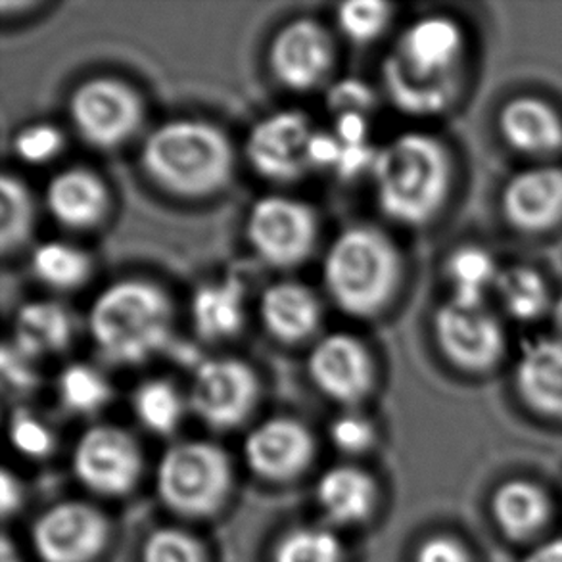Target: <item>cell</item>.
Returning <instances> with one entry per match:
<instances>
[{
	"label": "cell",
	"mask_w": 562,
	"mask_h": 562,
	"mask_svg": "<svg viewBox=\"0 0 562 562\" xmlns=\"http://www.w3.org/2000/svg\"><path fill=\"white\" fill-rule=\"evenodd\" d=\"M259 317L267 333L282 344H302L317 335L323 305L302 282H274L259 302Z\"/></svg>",
	"instance_id": "obj_19"
},
{
	"label": "cell",
	"mask_w": 562,
	"mask_h": 562,
	"mask_svg": "<svg viewBox=\"0 0 562 562\" xmlns=\"http://www.w3.org/2000/svg\"><path fill=\"white\" fill-rule=\"evenodd\" d=\"M333 133L344 146L367 145V137H369L367 115L358 112L336 115Z\"/></svg>",
	"instance_id": "obj_43"
},
{
	"label": "cell",
	"mask_w": 562,
	"mask_h": 562,
	"mask_svg": "<svg viewBox=\"0 0 562 562\" xmlns=\"http://www.w3.org/2000/svg\"><path fill=\"white\" fill-rule=\"evenodd\" d=\"M68 114L85 145L115 150L140 131L146 108L133 85L117 77L97 76L85 79L71 91Z\"/></svg>",
	"instance_id": "obj_7"
},
{
	"label": "cell",
	"mask_w": 562,
	"mask_h": 562,
	"mask_svg": "<svg viewBox=\"0 0 562 562\" xmlns=\"http://www.w3.org/2000/svg\"><path fill=\"white\" fill-rule=\"evenodd\" d=\"M246 238L263 263L292 269L312 256L319 240V217L297 198L269 194L251 205Z\"/></svg>",
	"instance_id": "obj_8"
},
{
	"label": "cell",
	"mask_w": 562,
	"mask_h": 562,
	"mask_svg": "<svg viewBox=\"0 0 562 562\" xmlns=\"http://www.w3.org/2000/svg\"><path fill=\"white\" fill-rule=\"evenodd\" d=\"M328 436L338 451H342L346 456H359L373 448L376 432L369 418L359 413H346L335 418Z\"/></svg>",
	"instance_id": "obj_37"
},
{
	"label": "cell",
	"mask_w": 562,
	"mask_h": 562,
	"mask_svg": "<svg viewBox=\"0 0 562 562\" xmlns=\"http://www.w3.org/2000/svg\"><path fill=\"white\" fill-rule=\"evenodd\" d=\"M45 202L50 217L71 231L100 227L112 207L106 181L81 166L56 173L46 187Z\"/></svg>",
	"instance_id": "obj_17"
},
{
	"label": "cell",
	"mask_w": 562,
	"mask_h": 562,
	"mask_svg": "<svg viewBox=\"0 0 562 562\" xmlns=\"http://www.w3.org/2000/svg\"><path fill=\"white\" fill-rule=\"evenodd\" d=\"M499 273L494 256L480 246H461L446 261L451 297L467 304H486V294L495 290Z\"/></svg>",
	"instance_id": "obj_27"
},
{
	"label": "cell",
	"mask_w": 562,
	"mask_h": 562,
	"mask_svg": "<svg viewBox=\"0 0 562 562\" xmlns=\"http://www.w3.org/2000/svg\"><path fill=\"white\" fill-rule=\"evenodd\" d=\"M35 225V204L20 177L0 179V246L4 254L20 250Z\"/></svg>",
	"instance_id": "obj_31"
},
{
	"label": "cell",
	"mask_w": 562,
	"mask_h": 562,
	"mask_svg": "<svg viewBox=\"0 0 562 562\" xmlns=\"http://www.w3.org/2000/svg\"><path fill=\"white\" fill-rule=\"evenodd\" d=\"M307 374L330 402L356 407L373 392V356L359 336L330 333L310 351Z\"/></svg>",
	"instance_id": "obj_15"
},
{
	"label": "cell",
	"mask_w": 562,
	"mask_h": 562,
	"mask_svg": "<svg viewBox=\"0 0 562 562\" xmlns=\"http://www.w3.org/2000/svg\"><path fill=\"white\" fill-rule=\"evenodd\" d=\"M403 261L394 240L374 225H351L328 246L323 282L340 312L371 319L386 310L402 284Z\"/></svg>",
	"instance_id": "obj_5"
},
{
	"label": "cell",
	"mask_w": 562,
	"mask_h": 562,
	"mask_svg": "<svg viewBox=\"0 0 562 562\" xmlns=\"http://www.w3.org/2000/svg\"><path fill=\"white\" fill-rule=\"evenodd\" d=\"M8 434L15 451L30 459H45L56 446L53 430L30 411H14Z\"/></svg>",
	"instance_id": "obj_36"
},
{
	"label": "cell",
	"mask_w": 562,
	"mask_h": 562,
	"mask_svg": "<svg viewBox=\"0 0 562 562\" xmlns=\"http://www.w3.org/2000/svg\"><path fill=\"white\" fill-rule=\"evenodd\" d=\"M312 135V122L304 112H274L259 120L248 133L246 160L267 181L292 183L310 171L307 145Z\"/></svg>",
	"instance_id": "obj_14"
},
{
	"label": "cell",
	"mask_w": 562,
	"mask_h": 562,
	"mask_svg": "<svg viewBox=\"0 0 562 562\" xmlns=\"http://www.w3.org/2000/svg\"><path fill=\"white\" fill-rule=\"evenodd\" d=\"M22 492V486L15 480L14 474H10L8 471L2 472V510H4V515L20 509Z\"/></svg>",
	"instance_id": "obj_44"
},
{
	"label": "cell",
	"mask_w": 562,
	"mask_h": 562,
	"mask_svg": "<svg viewBox=\"0 0 562 562\" xmlns=\"http://www.w3.org/2000/svg\"><path fill=\"white\" fill-rule=\"evenodd\" d=\"M131 403L140 425L160 436L176 432L184 417L183 394L171 380H145Z\"/></svg>",
	"instance_id": "obj_29"
},
{
	"label": "cell",
	"mask_w": 562,
	"mask_h": 562,
	"mask_svg": "<svg viewBox=\"0 0 562 562\" xmlns=\"http://www.w3.org/2000/svg\"><path fill=\"white\" fill-rule=\"evenodd\" d=\"M140 168L158 189L198 200L227 187L235 173V148L213 123L169 120L143 140Z\"/></svg>",
	"instance_id": "obj_2"
},
{
	"label": "cell",
	"mask_w": 562,
	"mask_h": 562,
	"mask_svg": "<svg viewBox=\"0 0 562 562\" xmlns=\"http://www.w3.org/2000/svg\"><path fill=\"white\" fill-rule=\"evenodd\" d=\"M344 548L335 532L323 526H297L282 536L273 562H344Z\"/></svg>",
	"instance_id": "obj_32"
},
{
	"label": "cell",
	"mask_w": 562,
	"mask_h": 562,
	"mask_svg": "<svg viewBox=\"0 0 562 562\" xmlns=\"http://www.w3.org/2000/svg\"><path fill=\"white\" fill-rule=\"evenodd\" d=\"M143 562H207L202 543L181 528H160L148 536Z\"/></svg>",
	"instance_id": "obj_35"
},
{
	"label": "cell",
	"mask_w": 562,
	"mask_h": 562,
	"mask_svg": "<svg viewBox=\"0 0 562 562\" xmlns=\"http://www.w3.org/2000/svg\"><path fill=\"white\" fill-rule=\"evenodd\" d=\"M494 515L503 532L515 540H526L548 522V495L530 482L513 480L497 490Z\"/></svg>",
	"instance_id": "obj_25"
},
{
	"label": "cell",
	"mask_w": 562,
	"mask_h": 562,
	"mask_svg": "<svg viewBox=\"0 0 562 562\" xmlns=\"http://www.w3.org/2000/svg\"><path fill=\"white\" fill-rule=\"evenodd\" d=\"M417 562H471V555L456 538L434 536L418 548Z\"/></svg>",
	"instance_id": "obj_41"
},
{
	"label": "cell",
	"mask_w": 562,
	"mask_h": 562,
	"mask_svg": "<svg viewBox=\"0 0 562 562\" xmlns=\"http://www.w3.org/2000/svg\"><path fill=\"white\" fill-rule=\"evenodd\" d=\"M503 213L513 227L540 233L562 220V169L530 168L503 190Z\"/></svg>",
	"instance_id": "obj_18"
},
{
	"label": "cell",
	"mask_w": 562,
	"mask_h": 562,
	"mask_svg": "<svg viewBox=\"0 0 562 562\" xmlns=\"http://www.w3.org/2000/svg\"><path fill=\"white\" fill-rule=\"evenodd\" d=\"M434 335L443 356L464 371H487L505 351V330L486 304L449 297L434 315Z\"/></svg>",
	"instance_id": "obj_12"
},
{
	"label": "cell",
	"mask_w": 562,
	"mask_h": 562,
	"mask_svg": "<svg viewBox=\"0 0 562 562\" xmlns=\"http://www.w3.org/2000/svg\"><path fill=\"white\" fill-rule=\"evenodd\" d=\"M463 54V27L453 18H418L382 60L387 100L413 117L443 114L461 91Z\"/></svg>",
	"instance_id": "obj_1"
},
{
	"label": "cell",
	"mask_w": 562,
	"mask_h": 562,
	"mask_svg": "<svg viewBox=\"0 0 562 562\" xmlns=\"http://www.w3.org/2000/svg\"><path fill=\"white\" fill-rule=\"evenodd\" d=\"M76 325L66 305L53 300L23 304L14 317L10 344L31 361L60 356L74 342Z\"/></svg>",
	"instance_id": "obj_21"
},
{
	"label": "cell",
	"mask_w": 562,
	"mask_h": 562,
	"mask_svg": "<svg viewBox=\"0 0 562 562\" xmlns=\"http://www.w3.org/2000/svg\"><path fill=\"white\" fill-rule=\"evenodd\" d=\"M74 472L87 490L106 497L130 494L143 474V451L125 428L91 426L77 440Z\"/></svg>",
	"instance_id": "obj_10"
},
{
	"label": "cell",
	"mask_w": 562,
	"mask_h": 562,
	"mask_svg": "<svg viewBox=\"0 0 562 562\" xmlns=\"http://www.w3.org/2000/svg\"><path fill=\"white\" fill-rule=\"evenodd\" d=\"M525 562H562V538L546 541L540 548L533 549Z\"/></svg>",
	"instance_id": "obj_45"
},
{
	"label": "cell",
	"mask_w": 562,
	"mask_h": 562,
	"mask_svg": "<svg viewBox=\"0 0 562 562\" xmlns=\"http://www.w3.org/2000/svg\"><path fill=\"white\" fill-rule=\"evenodd\" d=\"M325 517L338 526L361 525L376 503V484L371 474L351 464L328 469L315 487Z\"/></svg>",
	"instance_id": "obj_24"
},
{
	"label": "cell",
	"mask_w": 562,
	"mask_h": 562,
	"mask_svg": "<svg viewBox=\"0 0 562 562\" xmlns=\"http://www.w3.org/2000/svg\"><path fill=\"white\" fill-rule=\"evenodd\" d=\"M156 486L169 510L181 517H210L227 502L233 467L212 441H181L161 456Z\"/></svg>",
	"instance_id": "obj_6"
},
{
	"label": "cell",
	"mask_w": 562,
	"mask_h": 562,
	"mask_svg": "<svg viewBox=\"0 0 562 562\" xmlns=\"http://www.w3.org/2000/svg\"><path fill=\"white\" fill-rule=\"evenodd\" d=\"M342 156V143L335 133L313 131L307 145V164L310 169H336Z\"/></svg>",
	"instance_id": "obj_40"
},
{
	"label": "cell",
	"mask_w": 562,
	"mask_h": 562,
	"mask_svg": "<svg viewBox=\"0 0 562 562\" xmlns=\"http://www.w3.org/2000/svg\"><path fill=\"white\" fill-rule=\"evenodd\" d=\"M0 371H2L4 384L12 387L14 392H30L38 386L35 361L22 356L10 342L4 344L0 353Z\"/></svg>",
	"instance_id": "obj_39"
},
{
	"label": "cell",
	"mask_w": 562,
	"mask_h": 562,
	"mask_svg": "<svg viewBox=\"0 0 562 562\" xmlns=\"http://www.w3.org/2000/svg\"><path fill=\"white\" fill-rule=\"evenodd\" d=\"M192 328L200 340L217 344L240 335L246 325V289L238 277L210 282L190 302Z\"/></svg>",
	"instance_id": "obj_22"
},
{
	"label": "cell",
	"mask_w": 562,
	"mask_h": 562,
	"mask_svg": "<svg viewBox=\"0 0 562 562\" xmlns=\"http://www.w3.org/2000/svg\"><path fill=\"white\" fill-rule=\"evenodd\" d=\"M92 258L76 244L48 240L38 244L31 256V271L38 282L53 290L81 289L92 274Z\"/></svg>",
	"instance_id": "obj_26"
},
{
	"label": "cell",
	"mask_w": 562,
	"mask_h": 562,
	"mask_svg": "<svg viewBox=\"0 0 562 562\" xmlns=\"http://www.w3.org/2000/svg\"><path fill=\"white\" fill-rule=\"evenodd\" d=\"M315 438L292 417L267 418L244 441V459L261 479L289 482L312 464Z\"/></svg>",
	"instance_id": "obj_16"
},
{
	"label": "cell",
	"mask_w": 562,
	"mask_h": 562,
	"mask_svg": "<svg viewBox=\"0 0 562 562\" xmlns=\"http://www.w3.org/2000/svg\"><path fill=\"white\" fill-rule=\"evenodd\" d=\"M376 150L379 148H373L369 143L358 146L342 145V156H340V161H338L335 169L336 176L344 179V181H351V179H358L363 173H371Z\"/></svg>",
	"instance_id": "obj_42"
},
{
	"label": "cell",
	"mask_w": 562,
	"mask_h": 562,
	"mask_svg": "<svg viewBox=\"0 0 562 562\" xmlns=\"http://www.w3.org/2000/svg\"><path fill=\"white\" fill-rule=\"evenodd\" d=\"M173 319L166 290L146 279H123L94 297L87 328L102 358L115 366H140L166 350Z\"/></svg>",
	"instance_id": "obj_3"
},
{
	"label": "cell",
	"mask_w": 562,
	"mask_h": 562,
	"mask_svg": "<svg viewBox=\"0 0 562 562\" xmlns=\"http://www.w3.org/2000/svg\"><path fill=\"white\" fill-rule=\"evenodd\" d=\"M499 130L518 153L548 156L562 148L561 115L533 97L510 100L499 114Z\"/></svg>",
	"instance_id": "obj_23"
},
{
	"label": "cell",
	"mask_w": 562,
	"mask_h": 562,
	"mask_svg": "<svg viewBox=\"0 0 562 562\" xmlns=\"http://www.w3.org/2000/svg\"><path fill=\"white\" fill-rule=\"evenodd\" d=\"M2 562H23L22 557L18 555L12 541L4 538L2 540Z\"/></svg>",
	"instance_id": "obj_46"
},
{
	"label": "cell",
	"mask_w": 562,
	"mask_h": 562,
	"mask_svg": "<svg viewBox=\"0 0 562 562\" xmlns=\"http://www.w3.org/2000/svg\"><path fill=\"white\" fill-rule=\"evenodd\" d=\"M64 145H66L64 133L53 123L46 122L31 123L27 127L18 131L12 140L18 160H22L27 166L50 164L58 158Z\"/></svg>",
	"instance_id": "obj_34"
},
{
	"label": "cell",
	"mask_w": 562,
	"mask_h": 562,
	"mask_svg": "<svg viewBox=\"0 0 562 562\" xmlns=\"http://www.w3.org/2000/svg\"><path fill=\"white\" fill-rule=\"evenodd\" d=\"M325 102L335 115L348 112L367 115L376 106V92L359 77H344L328 87Z\"/></svg>",
	"instance_id": "obj_38"
},
{
	"label": "cell",
	"mask_w": 562,
	"mask_h": 562,
	"mask_svg": "<svg viewBox=\"0 0 562 562\" xmlns=\"http://www.w3.org/2000/svg\"><path fill=\"white\" fill-rule=\"evenodd\" d=\"M495 292L505 312L518 321H533L546 315L553 305L548 282L536 269L513 266L502 269Z\"/></svg>",
	"instance_id": "obj_28"
},
{
	"label": "cell",
	"mask_w": 562,
	"mask_h": 562,
	"mask_svg": "<svg viewBox=\"0 0 562 562\" xmlns=\"http://www.w3.org/2000/svg\"><path fill=\"white\" fill-rule=\"evenodd\" d=\"M515 382L533 411L562 417V338L538 336L520 348Z\"/></svg>",
	"instance_id": "obj_20"
},
{
	"label": "cell",
	"mask_w": 562,
	"mask_h": 562,
	"mask_svg": "<svg viewBox=\"0 0 562 562\" xmlns=\"http://www.w3.org/2000/svg\"><path fill=\"white\" fill-rule=\"evenodd\" d=\"M551 313H553V321H555L557 328L562 333V294L557 297L553 305H551Z\"/></svg>",
	"instance_id": "obj_47"
},
{
	"label": "cell",
	"mask_w": 562,
	"mask_h": 562,
	"mask_svg": "<svg viewBox=\"0 0 562 562\" xmlns=\"http://www.w3.org/2000/svg\"><path fill=\"white\" fill-rule=\"evenodd\" d=\"M110 525L91 503L53 505L35 520L31 541L41 562H92L106 548Z\"/></svg>",
	"instance_id": "obj_13"
},
{
	"label": "cell",
	"mask_w": 562,
	"mask_h": 562,
	"mask_svg": "<svg viewBox=\"0 0 562 562\" xmlns=\"http://www.w3.org/2000/svg\"><path fill=\"white\" fill-rule=\"evenodd\" d=\"M261 382L243 359H205L190 380L189 405L204 425L233 430L258 407Z\"/></svg>",
	"instance_id": "obj_9"
},
{
	"label": "cell",
	"mask_w": 562,
	"mask_h": 562,
	"mask_svg": "<svg viewBox=\"0 0 562 562\" xmlns=\"http://www.w3.org/2000/svg\"><path fill=\"white\" fill-rule=\"evenodd\" d=\"M271 76L294 92H310L327 81L336 64L335 38L313 18H296L274 33L267 48Z\"/></svg>",
	"instance_id": "obj_11"
},
{
	"label": "cell",
	"mask_w": 562,
	"mask_h": 562,
	"mask_svg": "<svg viewBox=\"0 0 562 562\" xmlns=\"http://www.w3.org/2000/svg\"><path fill=\"white\" fill-rule=\"evenodd\" d=\"M371 177L380 212L395 223L420 227L446 204L449 154L428 133H403L376 150Z\"/></svg>",
	"instance_id": "obj_4"
},
{
	"label": "cell",
	"mask_w": 562,
	"mask_h": 562,
	"mask_svg": "<svg viewBox=\"0 0 562 562\" xmlns=\"http://www.w3.org/2000/svg\"><path fill=\"white\" fill-rule=\"evenodd\" d=\"M394 8L376 0H348L336 10V25L353 45H371L387 30Z\"/></svg>",
	"instance_id": "obj_33"
},
{
	"label": "cell",
	"mask_w": 562,
	"mask_h": 562,
	"mask_svg": "<svg viewBox=\"0 0 562 562\" xmlns=\"http://www.w3.org/2000/svg\"><path fill=\"white\" fill-rule=\"evenodd\" d=\"M58 400L66 409L77 415H94L112 402V384L89 363H71L56 380Z\"/></svg>",
	"instance_id": "obj_30"
}]
</instances>
